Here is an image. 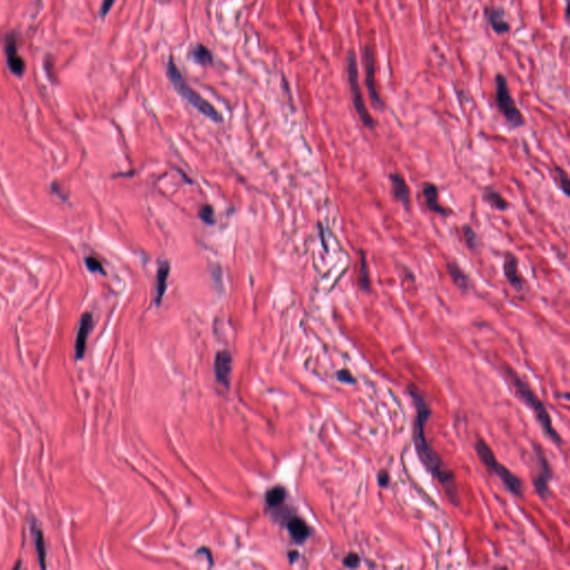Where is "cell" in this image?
I'll list each match as a JSON object with an SVG mask.
<instances>
[{
	"mask_svg": "<svg viewBox=\"0 0 570 570\" xmlns=\"http://www.w3.org/2000/svg\"><path fill=\"white\" fill-rule=\"evenodd\" d=\"M407 390L411 397L415 409L412 440H413L416 456L425 469L433 476V478L437 479L439 485L442 487L448 502L453 507H459L461 499L456 475L450 469H448L446 462L434 450V448L431 446L427 437H425V425H427L430 416L432 414L430 402L428 401L427 397L424 396V393L421 391V389L415 386L414 383L407 384Z\"/></svg>",
	"mask_w": 570,
	"mask_h": 570,
	"instance_id": "cell-1",
	"label": "cell"
},
{
	"mask_svg": "<svg viewBox=\"0 0 570 570\" xmlns=\"http://www.w3.org/2000/svg\"><path fill=\"white\" fill-rule=\"evenodd\" d=\"M502 371L506 374V377L511 382L512 387L516 390L517 396L520 398V400L525 403V405L529 407V409L534 412L535 419L537 422L539 423L541 430L548 437L551 441L558 447L563 446L564 440L560 437L558 431L555 429L553 423V418L549 413L548 409L540 398L537 396V393L534 391V389L530 387L526 380H523L519 373L513 368H511L509 364L502 365Z\"/></svg>",
	"mask_w": 570,
	"mask_h": 570,
	"instance_id": "cell-2",
	"label": "cell"
},
{
	"mask_svg": "<svg viewBox=\"0 0 570 570\" xmlns=\"http://www.w3.org/2000/svg\"><path fill=\"white\" fill-rule=\"evenodd\" d=\"M166 76H167L168 81L171 86H173L175 91L177 92L183 99L186 100L189 105H192L194 108L198 110L201 114H203L205 117L213 120L214 123L223 122V116H222L219 110H217L210 101H207L205 98H203L195 89H193V88L188 85V82L183 77L182 73H180L179 68L177 67V65H176L173 57L168 58L167 65H166Z\"/></svg>",
	"mask_w": 570,
	"mask_h": 570,
	"instance_id": "cell-3",
	"label": "cell"
},
{
	"mask_svg": "<svg viewBox=\"0 0 570 570\" xmlns=\"http://www.w3.org/2000/svg\"><path fill=\"white\" fill-rule=\"evenodd\" d=\"M475 450L480 461L483 462V465L489 471H491V474L498 477L503 486L508 489L509 492L516 495V497H522L523 492H525V487H523V483L520 477L513 474L509 468L497 460V457H495L492 448L489 446L486 440L483 438L477 439L475 443Z\"/></svg>",
	"mask_w": 570,
	"mask_h": 570,
	"instance_id": "cell-4",
	"label": "cell"
},
{
	"mask_svg": "<svg viewBox=\"0 0 570 570\" xmlns=\"http://www.w3.org/2000/svg\"><path fill=\"white\" fill-rule=\"evenodd\" d=\"M345 66H346L347 81H349L350 91H351V99L352 103H353L355 112L358 114L359 118L361 122H362L364 127L373 129L375 127V120L372 116H371L367 105H365L362 90H361L359 81L358 58H356V54L353 49H350L349 52L346 53Z\"/></svg>",
	"mask_w": 570,
	"mask_h": 570,
	"instance_id": "cell-5",
	"label": "cell"
},
{
	"mask_svg": "<svg viewBox=\"0 0 570 570\" xmlns=\"http://www.w3.org/2000/svg\"><path fill=\"white\" fill-rule=\"evenodd\" d=\"M494 92H495V104L499 112L506 119L507 124L510 128H520L525 126L526 119L523 117L520 109L518 108L516 100L509 89L508 80L503 74L498 73L494 77Z\"/></svg>",
	"mask_w": 570,
	"mask_h": 570,
	"instance_id": "cell-6",
	"label": "cell"
},
{
	"mask_svg": "<svg viewBox=\"0 0 570 570\" xmlns=\"http://www.w3.org/2000/svg\"><path fill=\"white\" fill-rule=\"evenodd\" d=\"M363 63L365 71V87H367L368 95L371 104L378 112H383L386 109V103L380 96L377 81H375V56L374 49L371 45H367L363 49Z\"/></svg>",
	"mask_w": 570,
	"mask_h": 570,
	"instance_id": "cell-7",
	"label": "cell"
},
{
	"mask_svg": "<svg viewBox=\"0 0 570 570\" xmlns=\"http://www.w3.org/2000/svg\"><path fill=\"white\" fill-rule=\"evenodd\" d=\"M534 451L538 463V474L534 478V487L539 497L542 500H547L550 495V481L554 478L553 469L544 448L539 443L534 444Z\"/></svg>",
	"mask_w": 570,
	"mask_h": 570,
	"instance_id": "cell-8",
	"label": "cell"
},
{
	"mask_svg": "<svg viewBox=\"0 0 570 570\" xmlns=\"http://www.w3.org/2000/svg\"><path fill=\"white\" fill-rule=\"evenodd\" d=\"M485 15L488 21L489 26L491 27L495 34L501 36L506 35L511 29L510 22L506 19V10L500 6H490L487 7L485 10Z\"/></svg>",
	"mask_w": 570,
	"mask_h": 570,
	"instance_id": "cell-9",
	"label": "cell"
},
{
	"mask_svg": "<svg viewBox=\"0 0 570 570\" xmlns=\"http://www.w3.org/2000/svg\"><path fill=\"white\" fill-rule=\"evenodd\" d=\"M422 194H423L425 205H427L428 210L430 212L434 213V214L441 215V216H448V215L452 214V211L450 210V208L444 207L443 205L440 204L439 189L433 183H430V182L424 183L423 186H422Z\"/></svg>",
	"mask_w": 570,
	"mask_h": 570,
	"instance_id": "cell-10",
	"label": "cell"
},
{
	"mask_svg": "<svg viewBox=\"0 0 570 570\" xmlns=\"http://www.w3.org/2000/svg\"><path fill=\"white\" fill-rule=\"evenodd\" d=\"M214 371L217 381L229 388L232 374V356L229 351H220L216 354Z\"/></svg>",
	"mask_w": 570,
	"mask_h": 570,
	"instance_id": "cell-11",
	"label": "cell"
},
{
	"mask_svg": "<svg viewBox=\"0 0 570 570\" xmlns=\"http://www.w3.org/2000/svg\"><path fill=\"white\" fill-rule=\"evenodd\" d=\"M390 182H391V191L393 197L399 201L403 205V207L407 211L410 207L411 195H410V188L407 186V180L399 173H391Z\"/></svg>",
	"mask_w": 570,
	"mask_h": 570,
	"instance_id": "cell-12",
	"label": "cell"
},
{
	"mask_svg": "<svg viewBox=\"0 0 570 570\" xmlns=\"http://www.w3.org/2000/svg\"><path fill=\"white\" fill-rule=\"evenodd\" d=\"M6 55H7V63L8 67L10 71L17 76H21L25 72V62L19 55H18L17 50V40L15 36H8L6 40Z\"/></svg>",
	"mask_w": 570,
	"mask_h": 570,
	"instance_id": "cell-13",
	"label": "cell"
},
{
	"mask_svg": "<svg viewBox=\"0 0 570 570\" xmlns=\"http://www.w3.org/2000/svg\"><path fill=\"white\" fill-rule=\"evenodd\" d=\"M503 273L508 283L517 291L523 290V280L519 273L518 258L512 253H507L503 261Z\"/></svg>",
	"mask_w": 570,
	"mask_h": 570,
	"instance_id": "cell-14",
	"label": "cell"
},
{
	"mask_svg": "<svg viewBox=\"0 0 570 570\" xmlns=\"http://www.w3.org/2000/svg\"><path fill=\"white\" fill-rule=\"evenodd\" d=\"M92 326V317L89 313H85L81 317L80 328H78L77 336H76V343H75V354L77 360H81L84 358L86 344H87V337L89 334L90 328Z\"/></svg>",
	"mask_w": 570,
	"mask_h": 570,
	"instance_id": "cell-15",
	"label": "cell"
},
{
	"mask_svg": "<svg viewBox=\"0 0 570 570\" xmlns=\"http://www.w3.org/2000/svg\"><path fill=\"white\" fill-rule=\"evenodd\" d=\"M188 57L189 59H192L194 63L202 65V66H208V65H212L214 63L213 53L206 47L205 45L200 43L191 46V48L188 50Z\"/></svg>",
	"mask_w": 570,
	"mask_h": 570,
	"instance_id": "cell-16",
	"label": "cell"
},
{
	"mask_svg": "<svg viewBox=\"0 0 570 570\" xmlns=\"http://www.w3.org/2000/svg\"><path fill=\"white\" fill-rule=\"evenodd\" d=\"M448 272L453 283L463 292H468L471 289V280L466 272L458 265L456 262L448 263Z\"/></svg>",
	"mask_w": 570,
	"mask_h": 570,
	"instance_id": "cell-17",
	"label": "cell"
},
{
	"mask_svg": "<svg viewBox=\"0 0 570 570\" xmlns=\"http://www.w3.org/2000/svg\"><path fill=\"white\" fill-rule=\"evenodd\" d=\"M169 264L168 262H162L157 270L156 276V303L160 304L163 300V296L167 289V280L169 275Z\"/></svg>",
	"mask_w": 570,
	"mask_h": 570,
	"instance_id": "cell-18",
	"label": "cell"
},
{
	"mask_svg": "<svg viewBox=\"0 0 570 570\" xmlns=\"http://www.w3.org/2000/svg\"><path fill=\"white\" fill-rule=\"evenodd\" d=\"M358 286L361 291L371 292V280H370V267L367 257V253L363 249H360V267L358 273Z\"/></svg>",
	"mask_w": 570,
	"mask_h": 570,
	"instance_id": "cell-19",
	"label": "cell"
},
{
	"mask_svg": "<svg viewBox=\"0 0 570 570\" xmlns=\"http://www.w3.org/2000/svg\"><path fill=\"white\" fill-rule=\"evenodd\" d=\"M287 528H289L292 538L298 542V544H302V542H304L309 538L310 528L302 519L292 518L289 521Z\"/></svg>",
	"mask_w": 570,
	"mask_h": 570,
	"instance_id": "cell-20",
	"label": "cell"
},
{
	"mask_svg": "<svg viewBox=\"0 0 570 570\" xmlns=\"http://www.w3.org/2000/svg\"><path fill=\"white\" fill-rule=\"evenodd\" d=\"M31 534H32V537H34L35 547H36L37 556H38L40 567L43 569H46L47 568V565H46V560H47V553H46V544H45V537H44L43 531H41L38 525H36V523H32L31 525Z\"/></svg>",
	"mask_w": 570,
	"mask_h": 570,
	"instance_id": "cell-21",
	"label": "cell"
},
{
	"mask_svg": "<svg viewBox=\"0 0 570 570\" xmlns=\"http://www.w3.org/2000/svg\"><path fill=\"white\" fill-rule=\"evenodd\" d=\"M484 200L490 204L491 206L497 208L499 211H506L509 207V203L504 200L498 189L493 186H487L484 191Z\"/></svg>",
	"mask_w": 570,
	"mask_h": 570,
	"instance_id": "cell-22",
	"label": "cell"
},
{
	"mask_svg": "<svg viewBox=\"0 0 570 570\" xmlns=\"http://www.w3.org/2000/svg\"><path fill=\"white\" fill-rule=\"evenodd\" d=\"M285 489L283 487L281 486H276V487H273L272 489H270L266 492V502L270 507H277L280 506V504L284 501L285 499Z\"/></svg>",
	"mask_w": 570,
	"mask_h": 570,
	"instance_id": "cell-23",
	"label": "cell"
},
{
	"mask_svg": "<svg viewBox=\"0 0 570 570\" xmlns=\"http://www.w3.org/2000/svg\"><path fill=\"white\" fill-rule=\"evenodd\" d=\"M462 233H463V239H465V243L471 251H476V249H478L480 247V241L478 235H477L475 230L472 229L470 225L468 224L463 225Z\"/></svg>",
	"mask_w": 570,
	"mask_h": 570,
	"instance_id": "cell-24",
	"label": "cell"
},
{
	"mask_svg": "<svg viewBox=\"0 0 570 570\" xmlns=\"http://www.w3.org/2000/svg\"><path fill=\"white\" fill-rule=\"evenodd\" d=\"M555 173L557 175L558 177V182L560 184V188L563 189V192L565 193V195H569V177H568V174L567 171L565 170L563 167H559V166H555Z\"/></svg>",
	"mask_w": 570,
	"mask_h": 570,
	"instance_id": "cell-25",
	"label": "cell"
},
{
	"mask_svg": "<svg viewBox=\"0 0 570 570\" xmlns=\"http://www.w3.org/2000/svg\"><path fill=\"white\" fill-rule=\"evenodd\" d=\"M361 562H362V560H361L360 555L354 553V551H352V553L347 554L345 557L343 558L342 564H343V566L346 567V568L354 569V568L360 567Z\"/></svg>",
	"mask_w": 570,
	"mask_h": 570,
	"instance_id": "cell-26",
	"label": "cell"
},
{
	"mask_svg": "<svg viewBox=\"0 0 570 570\" xmlns=\"http://www.w3.org/2000/svg\"><path fill=\"white\" fill-rule=\"evenodd\" d=\"M198 215H200L201 220L203 222H205L206 224H213L214 223V211H213L212 206L210 205H204L201 210L200 213H198Z\"/></svg>",
	"mask_w": 570,
	"mask_h": 570,
	"instance_id": "cell-27",
	"label": "cell"
},
{
	"mask_svg": "<svg viewBox=\"0 0 570 570\" xmlns=\"http://www.w3.org/2000/svg\"><path fill=\"white\" fill-rule=\"evenodd\" d=\"M336 378L342 383H347V384H355L356 383V379L353 377V374L351 373V371L347 370V369H342L340 371H337Z\"/></svg>",
	"mask_w": 570,
	"mask_h": 570,
	"instance_id": "cell-28",
	"label": "cell"
},
{
	"mask_svg": "<svg viewBox=\"0 0 570 570\" xmlns=\"http://www.w3.org/2000/svg\"><path fill=\"white\" fill-rule=\"evenodd\" d=\"M391 483L390 474L386 469H381L378 474V485L380 488H388Z\"/></svg>",
	"mask_w": 570,
	"mask_h": 570,
	"instance_id": "cell-29",
	"label": "cell"
},
{
	"mask_svg": "<svg viewBox=\"0 0 570 570\" xmlns=\"http://www.w3.org/2000/svg\"><path fill=\"white\" fill-rule=\"evenodd\" d=\"M86 264H87V267L92 272H100V273L104 272V268H103V266H101V263L94 256L87 257Z\"/></svg>",
	"mask_w": 570,
	"mask_h": 570,
	"instance_id": "cell-30",
	"label": "cell"
},
{
	"mask_svg": "<svg viewBox=\"0 0 570 570\" xmlns=\"http://www.w3.org/2000/svg\"><path fill=\"white\" fill-rule=\"evenodd\" d=\"M116 0H103L100 6V17H105L110 11V9L114 6Z\"/></svg>",
	"mask_w": 570,
	"mask_h": 570,
	"instance_id": "cell-31",
	"label": "cell"
}]
</instances>
